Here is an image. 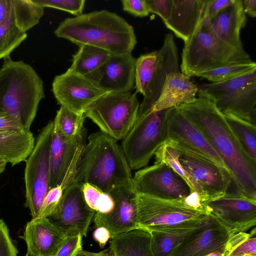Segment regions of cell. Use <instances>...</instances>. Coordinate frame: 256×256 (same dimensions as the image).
Returning <instances> with one entry per match:
<instances>
[{
    "mask_svg": "<svg viewBox=\"0 0 256 256\" xmlns=\"http://www.w3.org/2000/svg\"><path fill=\"white\" fill-rule=\"evenodd\" d=\"M22 238L28 256H56L67 237L46 218H38L27 222Z\"/></svg>",
    "mask_w": 256,
    "mask_h": 256,
    "instance_id": "22",
    "label": "cell"
},
{
    "mask_svg": "<svg viewBox=\"0 0 256 256\" xmlns=\"http://www.w3.org/2000/svg\"><path fill=\"white\" fill-rule=\"evenodd\" d=\"M156 67L144 98L140 105L138 114L150 112L160 96L168 76L174 72H180L178 50L174 35L170 32L164 36L162 47L158 50Z\"/></svg>",
    "mask_w": 256,
    "mask_h": 256,
    "instance_id": "20",
    "label": "cell"
},
{
    "mask_svg": "<svg viewBox=\"0 0 256 256\" xmlns=\"http://www.w3.org/2000/svg\"><path fill=\"white\" fill-rule=\"evenodd\" d=\"M136 200L139 228L148 232L198 226L210 215L195 194L186 199L168 200L136 193Z\"/></svg>",
    "mask_w": 256,
    "mask_h": 256,
    "instance_id": "6",
    "label": "cell"
},
{
    "mask_svg": "<svg viewBox=\"0 0 256 256\" xmlns=\"http://www.w3.org/2000/svg\"><path fill=\"white\" fill-rule=\"evenodd\" d=\"M207 0H172L169 19L164 22L174 35L186 42L196 30Z\"/></svg>",
    "mask_w": 256,
    "mask_h": 256,
    "instance_id": "23",
    "label": "cell"
},
{
    "mask_svg": "<svg viewBox=\"0 0 256 256\" xmlns=\"http://www.w3.org/2000/svg\"><path fill=\"white\" fill-rule=\"evenodd\" d=\"M172 2V0H146L149 12L158 14L164 22L170 17Z\"/></svg>",
    "mask_w": 256,
    "mask_h": 256,
    "instance_id": "42",
    "label": "cell"
},
{
    "mask_svg": "<svg viewBox=\"0 0 256 256\" xmlns=\"http://www.w3.org/2000/svg\"><path fill=\"white\" fill-rule=\"evenodd\" d=\"M25 256H28V254H26L25 255Z\"/></svg>",
    "mask_w": 256,
    "mask_h": 256,
    "instance_id": "53",
    "label": "cell"
},
{
    "mask_svg": "<svg viewBox=\"0 0 256 256\" xmlns=\"http://www.w3.org/2000/svg\"><path fill=\"white\" fill-rule=\"evenodd\" d=\"M251 60L250 54L244 48L232 46L217 36L206 6L196 30L184 43L180 72L190 78L224 65Z\"/></svg>",
    "mask_w": 256,
    "mask_h": 256,
    "instance_id": "5",
    "label": "cell"
},
{
    "mask_svg": "<svg viewBox=\"0 0 256 256\" xmlns=\"http://www.w3.org/2000/svg\"><path fill=\"white\" fill-rule=\"evenodd\" d=\"M10 4L11 0H0V24L6 18Z\"/></svg>",
    "mask_w": 256,
    "mask_h": 256,
    "instance_id": "50",
    "label": "cell"
},
{
    "mask_svg": "<svg viewBox=\"0 0 256 256\" xmlns=\"http://www.w3.org/2000/svg\"><path fill=\"white\" fill-rule=\"evenodd\" d=\"M35 144L30 130L0 132V160L14 166L26 161Z\"/></svg>",
    "mask_w": 256,
    "mask_h": 256,
    "instance_id": "26",
    "label": "cell"
},
{
    "mask_svg": "<svg viewBox=\"0 0 256 256\" xmlns=\"http://www.w3.org/2000/svg\"><path fill=\"white\" fill-rule=\"evenodd\" d=\"M250 236V233L246 232L236 233L223 246L205 256H230L232 252Z\"/></svg>",
    "mask_w": 256,
    "mask_h": 256,
    "instance_id": "40",
    "label": "cell"
},
{
    "mask_svg": "<svg viewBox=\"0 0 256 256\" xmlns=\"http://www.w3.org/2000/svg\"><path fill=\"white\" fill-rule=\"evenodd\" d=\"M114 202L112 210L106 214L96 212V228L103 226L110 232L111 238L138 228L136 193L132 182L119 186L109 194Z\"/></svg>",
    "mask_w": 256,
    "mask_h": 256,
    "instance_id": "15",
    "label": "cell"
},
{
    "mask_svg": "<svg viewBox=\"0 0 256 256\" xmlns=\"http://www.w3.org/2000/svg\"><path fill=\"white\" fill-rule=\"evenodd\" d=\"M26 130L14 117L0 114V132H16Z\"/></svg>",
    "mask_w": 256,
    "mask_h": 256,
    "instance_id": "46",
    "label": "cell"
},
{
    "mask_svg": "<svg viewBox=\"0 0 256 256\" xmlns=\"http://www.w3.org/2000/svg\"><path fill=\"white\" fill-rule=\"evenodd\" d=\"M6 164V161L0 160V174L4 170Z\"/></svg>",
    "mask_w": 256,
    "mask_h": 256,
    "instance_id": "52",
    "label": "cell"
},
{
    "mask_svg": "<svg viewBox=\"0 0 256 256\" xmlns=\"http://www.w3.org/2000/svg\"><path fill=\"white\" fill-rule=\"evenodd\" d=\"M123 10L138 17H146L150 12L146 0H122Z\"/></svg>",
    "mask_w": 256,
    "mask_h": 256,
    "instance_id": "45",
    "label": "cell"
},
{
    "mask_svg": "<svg viewBox=\"0 0 256 256\" xmlns=\"http://www.w3.org/2000/svg\"><path fill=\"white\" fill-rule=\"evenodd\" d=\"M167 110H151L138 114L121 146L131 170L146 167L158 148L166 140Z\"/></svg>",
    "mask_w": 256,
    "mask_h": 256,
    "instance_id": "8",
    "label": "cell"
},
{
    "mask_svg": "<svg viewBox=\"0 0 256 256\" xmlns=\"http://www.w3.org/2000/svg\"><path fill=\"white\" fill-rule=\"evenodd\" d=\"M201 226L150 231V245L153 256H171L175 249Z\"/></svg>",
    "mask_w": 256,
    "mask_h": 256,
    "instance_id": "28",
    "label": "cell"
},
{
    "mask_svg": "<svg viewBox=\"0 0 256 256\" xmlns=\"http://www.w3.org/2000/svg\"><path fill=\"white\" fill-rule=\"evenodd\" d=\"M166 131V140L187 146L228 170L223 161L206 138L177 106L167 110Z\"/></svg>",
    "mask_w": 256,
    "mask_h": 256,
    "instance_id": "19",
    "label": "cell"
},
{
    "mask_svg": "<svg viewBox=\"0 0 256 256\" xmlns=\"http://www.w3.org/2000/svg\"><path fill=\"white\" fill-rule=\"evenodd\" d=\"M256 70V64L252 60L224 65L196 76L206 79L212 83L228 80Z\"/></svg>",
    "mask_w": 256,
    "mask_h": 256,
    "instance_id": "35",
    "label": "cell"
},
{
    "mask_svg": "<svg viewBox=\"0 0 256 256\" xmlns=\"http://www.w3.org/2000/svg\"><path fill=\"white\" fill-rule=\"evenodd\" d=\"M154 156V163H163L170 166L186 182L192 194L198 196L201 204L206 202V197L200 186L181 166L177 150L165 142L158 148Z\"/></svg>",
    "mask_w": 256,
    "mask_h": 256,
    "instance_id": "30",
    "label": "cell"
},
{
    "mask_svg": "<svg viewBox=\"0 0 256 256\" xmlns=\"http://www.w3.org/2000/svg\"><path fill=\"white\" fill-rule=\"evenodd\" d=\"M136 60L130 52L111 54L102 66L85 76L110 92H130L135 84Z\"/></svg>",
    "mask_w": 256,
    "mask_h": 256,
    "instance_id": "17",
    "label": "cell"
},
{
    "mask_svg": "<svg viewBox=\"0 0 256 256\" xmlns=\"http://www.w3.org/2000/svg\"><path fill=\"white\" fill-rule=\"evenodd\" d=\"M11 8L17 26L26 32L44 14V8L33 0H11Z\"/></svg>",
    "mask_w": 256,
    "mask_h": 256,
    "instance_id": "33",
    "label": "cell"
},
{
    "mask_svg": "<svg viewBox=\"0 0 256 256\" xmlns=\"http://www.w3.org/2000/svg\"><path fill=\"white\" fill-rule=\"evenodd\" d=\"M63 192L64 188L61 185L49 190L44 200L38 218H47L52 213L60 200Z\"/></svg>",
    "mask_w": 256,
    "mask_h": 256,
    "instance_id": "39",
    "label": "cell"
},
{
    "mask_svg": "<svg viewBox=\"0 0 256 256\" xmlns=\"http://www.w3.org/2000/svg\"><path fill=\"white\" fill-rule=\"evenodd\" d=\"M44 98L43 82L28 64L4 58L0 69V114L10 116L30 130Z\"/></svg>",
    "mask_w": 256,
    "mask_h": 256,
    "instance_id": "4",
    "label": "cell"
},
{
    "mask_svg": "<svg viewBox=\"0 0 256 256\" xmlns=\"http://www.w3.org/2000/svg\"><path fill=\"white\" fill-rule=\"evenodd\" d=\"M224 115L244 152L256 163V124L232 114H226Z\"/></svg>",
    "mask_w": 256,
    "mask_h": 256,
    "instance_id": "31",
    "label": "cell"
},
{
    "mask_svg": "<svg viewBox=\"0 0 256 256\" xmlns=\"http://www.w3.org/2000/svg\"><path fill=\"white\" fill-rule=\"evenodd\" d=\"M150 232L136 228L112 238L110 249L116 256H154Z\"/></svg>",
    "mask_w": 256,
    "mask_h": 256,
    "instance_id": "27",
    "label": "cell"
},
{
    "mask_svg": "<svg viewBox=\"0 0 256 256\" xmlns=\"http://www.w3.org/2000/svg\"><path fill=\"white\" fill-rule=\"evenodd\" d=\"M110 54L102 48L88 44L82 45L72 56V64L69 69L80 74L87 75L102 66Z\"/></svg>",
    "mask_w": 256,
    "mask_h": 256,
    "instance_id": "29",
    "label": "cell"
},
{
    "mask_svg": "<svg viewBox=\"0 0 256 256\" xmlns=\"http://www.w3.org/2000/svg\"><path fill=\"white\" fill-rule=\"evenodd\" d=\"M84 114H78L60 106L53 121L54 127L67 138L84 136Z\"/></svg>",
    "mask_w": 256,
    "mask_h": 256,
    "instance_id": "34",
    "label": "cell"
},
{
    "mask_svg": "<svg viewBox=\"0 0 256 256\" xmlns=\"http://www.w3.org/2000/svg\"><path fill=\"white\" fill-rule=\"evenodd\" d=\"M217 36L225 42L238 48H244L240 31L245 27L247 18L242 0H235L234 4L220 11L210 20Z\"/></svg>",
    "mask_w": 256,
    "mask_h": 256,
    "instance_id": "25",
    "label": "cell"
},
{
    "mask_svg": "<svg viewBox=\"0 0 256 256\" xmlns=\"http://www.w3.org/2000/svg\"><path fill=\"white\" fill-rule=\"evenodd\" d=\"M197 94L212 102L222 114L256 124V70L224 82L202 84Z\"/></svg>",
    "mask_w": 256,
    "mask_h": 256,
    "instance_id": "7",
    "label": "cell"
},
{
    "mask_svg": "<svg viewBox=\"0 0 256 256\" xmlns=\"http://www.w3.org/2000/svg\"><path fill=\"white\" fill-rule=\"evenodd\" d=\"M93 232L92 237L102 248H104L111 238L108 230L103 226L96 228Z\"/></svg>",
    "mask_w": 256,
    "mask_h": 256,
    "instance_id": "48",
    "label": "cell"
},
{
    "mask_svg": "<svg viewBox=\"0 0 256 256\" xmlns=\"http://www.w3.org/2000/svg\"><path fill=\"white\" fill-rule=\"evenodd\" d=\"M113 256H116L113 254Z\"/></svg>",
    "mask_w": 256,
    "mask_h": 256,
    "instance_id": "54",
    "label": "cell"
},
{
    "mask_svg": "<svg viewBox=\"0 0 256 256\" xmlns=\"http://www.w3.org/2000/svg\"><path fill=\"white\" fill-rule=\"evenodd\" d=\"M27 36L26 32L17 26L10 4L8 14L0 24V59L9 56Z\"/></svg>",
    "mask_w": 256,
    "mask_h": 256,
    "instance_id": "32",
    "label": "cell"
},
{
    "mask_svg": "<svg viewBox=\"0 0 256 256\" xmlns=\"http://www.w3.org/2000/svg\"><path fill=\"white\" fill-rule=\"evenodd\" d=\"M132 182L136 194L168 200L188 198L192 192L186 182L170 166L154 163L136 172Z\"/></svg>",
    "mask_w": 256,
    "mask_h": 256,
    "instance_id": "13",
    "label": "cell"
},
{
    "mask_svg": "<svg viewBox=\"0 0 256 256\" xmlns=\"http://www.w3.org/2000/svg\"><path fill=\"white\" fill-rule=\"evenodd\" d=\"M76 256H113L110 248L98 252H91L82 250Z\"/></svg>",
    "mask_w": 256,
    "mask_h": 256,
    "instance_id": "51",
    "label": "cell"
},
{
    "mask_svg": "<svg viewBox=\"0 0 256 256\" xmlns=\"http://www.w3.org/2000/svg\"><path fill=\"white\" fill-rule=\"evenodd\" d=\"M202 204L210 214L236 233L246 232L256 224V200L240 194L227 193Z\"/></svg>",
    "mask_w": 256,
    "mask_h": 256,
    "instance_id": "16",
    "label": "cell"
},
{
    "mask_svg": "<svg viewBox=\"0 0 256 256\" xmlns=\"http://www.w3.org/2000/svg\"><path fill=\"white\" fill-rule=\"evenodd\" d=\"M44 8L48 7L62 10L76 16L82 14L85 0H33Z\"/></svg>",
    "mask_w": 256,
    "mask_h": 256,
    "instance_id": "38",
    "label": "cell"
},
{
    "mask_svg": "<svg viewBox=\"0 0 256 256\" xmlns=\"http://www.w3.org/2000/svg\"><path fill=\"white\" fill-rule=\"evenodd\" d=\"M53 129L54 122L50 121L40 132L26 161L25 206L30 209L32 218L38 217L50 190V152Z\"/></svg>",
    "mask_w": 256,
    "mask_h": 256,
    "instance_id": "10",
    "label": "cell"
},
{
    "mask_svg": "<svg viewBox=\"0 0 256 256\" xmlns=\"http://www.w3.org/2000/svg\"><path fill=\"white\" fill-rule=\"evenodd\" d=\"M132 179V170L118 141L100 131L91 134L82 148L74 181L91 184L109 194Z\"/></svg>",
    "mask_w": 256,
    "mask_h": 256,
    "instance_id": "3",
    "label": "cell"
},
{
    "mask_svg": "<svg viewBox=\"0 0 256 256\" xmlns=\"http://www.w3.org/2000/svg\"><path fill=\"white\" fill-rule=\"evenodd\" d=\"M84 137L67 138L54 127L50 152V189L61 185L78 162L84 144Z\"/></svg>",
    "mask_w": 256,
    "mask_h": 256,
    "instance_id": "21",
    "label": "cell"
},
{
    "mask_svg": "<svg viewBox=\"0 0 256 256\" xmlns=\"http://www.w3.org/2000/svg\"><path fill=\"white\" fill-rule=\"evenodd\" d=\"M54 34L79 47L90 45L114 54L131 53L137 42L133 27L120 16L106 10L66 18Z\"/></svg>",
    "mask_w": 256,
    "mask_h": 256,
    "instance_id": "2",
    "label": "cell"
},
{
    "mask_svg": "<svg viewBox=\"0 0 256 256\" xmlns=\"http://www.w3.org/2000/svg\"><path fill=\"white\" fill-rule=\"evenodd\" d=\"M204 135L229 172L234 186L256 200V163L248 156L211 100L201 97L176 106Z\"/></svg>",
    "mask_w": 256,
    "mask_h": 256,
    "instance_id": "1",
    "label": "cell"
},
{
    "mask_svg": "<svg viewBox=\"0 0 256 256\" xmlns=\"http://www.w3.org/2000/svg\"><path fill=\"white\" fill-rule=\"evenodd\" d=\"M198 86L190 77L181 72L170 74L166 78L159 98L152 111H160L193 102L196 98Z\"/></svg>",
    "mask_w": 256,
    "mask_h": 256,
    "instance_id": "24",
    "label": "cell"
},
{
    "mask_svg": "<svg viewBox=\"0 0 256 256\" xmlns=\"http://www.w3.org/2000/svg\"><path fill=\"white\" fill-rule=\"evenodd\" d=\"M82 189L86 203L96 212L106 214L112 210L114 202L110 194L88 183L82 184Z\"/></svg>",
    "mask_w": 256,
    "mask_h": 256,
    "instance_id": "37",
    "label": "cell"
},
{
    "mask_svg": "<svg viewBox=\"0 0 256 256\" xmlns=\"http://www.w3.org/2000/svg\"><path fill=\"white\" fill-rule=\"evenodd\" d=\"M256 230L250 232V236L238 246L230 256H256Z\"/></svg>",
    "mask_w": 256,
    "mask_h": 256,
    "instance_id": "44",
    "label": "cell"
},
{
    "mask_svg": "<svg viewBox=\"0 0 256 256\" xmlns=\"http://www.w3.org/2000/svg\"><path fill=\"white\" fill-rule=\"evenodd\" d=\"M165 142L178 152L181 166L200 186L206 202L224 196L234 185L230 172L205 156L180 143Z\"/></svg>",
    "mask_w": 256,
    "mask_h": 256,
    "instance_id": "11",
    "label": "cell"
},
{
    "mask_svg": "<svg viewBox=\"0 0 256 256\" xmlns=\"http://www.w3.org/2000/svg\"><path fill=\"white\" fill-rule=\"evenodd\" d=\"M244 12L252 18L256 16V0H242Z\"/></svg>",
    "mask_w": 256,
    "mask_h": 256,
    "instance_id": "49",
    "label": "cell"
},
{
    "mask_svg": "<svg viewBox=\"0 0 256 256\" xmlns=\"http://www.w3.org/2000/svg\"><path fill=\"white\" fill-rule=\"evenodd\" d=\"M52 91L60 106L79 114L110 92L102 88L86 76L69 68L55 76Z\"/></svg>",
    "mask_w": 256,
    "mask_h": 256,
    "instance_id": "14",
    "label": "cell"
},
{
    "mask_svg": "<svg viewBox=\"0 0 256 256\" xmlns=\"http://www.w3.org/2000/svg\"><path fill=\"white\" fill-rule=\"evenodd\" d=\"M96 212L86 203L82 184L74 180L64 190L62 198L46 218L66 237L86 236Z\"/></svg>",
    "mask_w": 256,
    "mask_h": 256,
    "instance_id": "12",
    "label": "cell"
},
{
    "mask_svg": "<svg viewBox=\"0 0 256 256\" xmlns=\"http://www.w3.org/2000/svg\"><path fill=\"white\" fill-rule=\"evenodd\" d=\"M140 105L136 93L109 92L92 104L84 115L100 132L118 141L122 140L133 127Z\"/></svg>",
    "mask_w": 256,
    "mask_h": 256,
    "instance_id": "9",
    "label": "cell"
},
{
    "mask_svg": "<svg viewBox=\"0 0 256 256\" xmlns=\"http://www.w3.org/2000/svg\"><path fill=\"white\" fill-rule=\"evenodd\" d=\"M18 252L10 237L6 224L0 219V256H17Z\"/></svg>",
    "mask_w": 256,
    "mask_h": 256,
    "instance_id": "41",
    "label": "cell"
},
{
    "mask_svg": "<svg viewBox=\"0 0 256 256\" xmlns=\"http://www.w3.org/2000/svg\"><path fill=\"white\" fill-rule=\"evenodd\" d=\"M234 234L210 214L204 223L188 236L171 256H205L223 246Z\"/></svg>",
    "mask_w": 256,
    "mask_h": 256,
    "instance_id": "18",
    "label": "cell"
},
{
    "mask_svg": "<svg viewBox=\"0 0 256 256\" xmlns=\"http://www.w3.org/2000/svg\"><path fill=\"white\" fill-rule=\"evenodd\" d=\"M158 52L140 55L136 60L135 87L136 92L144 96L154 74L157 62Z\"/></svg>",
    "mask_w": 256,
    "mask_h": 256,
    "instance_id": "36",
    "label": "cell"
},
{
    "mask_svg": "<svg viewBox=\"0 0 256 256\" xmlns=\"http://www.w3.org/2000/svg\"><path fill=\"white\" fill-rule=\"evenodd\" d=\"M235 0H207L206 9L210 20L222 10L232 4Z\"/></svg>",
    "mask_w": 256,
    "mask_h": 256,
    "instance_id": "47",
    "label": "cell"
},
{
    "mask_svg": "<svg viewBox=\"0 0 256 256\" xmlns=\"http://www.w3.org/2000/svg\"><path fill=\"white\" fill-rule=\"evenodd\" d=\"M82 236L67 237L56 256H76L82 248Z\"/></svg>",
    "mask_w": 256,
    "mask_h": 256,
    "instance_id": "43",
    "label": "cell"
}]
</instances>
